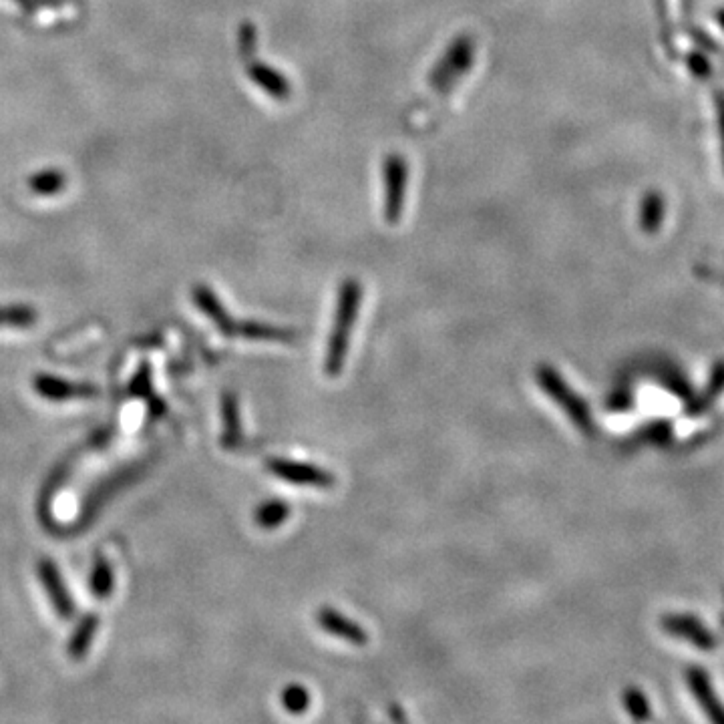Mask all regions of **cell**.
<instances>
[{
  "mask_svg": "<svg viewBox=\"0 0 724 724\" xmlns=\"http://www.w3.org/2000/svg\"><path fill=\"white\" fill-rule=\"evenodd\" d=\"M362 304V286L358 280H344L338 292L336 300V312H334V324L330 330V340L326 348L324 358V371L328 377H338L344 369L346 354H348V342H350V330L358 318Z\"/></svg>",
  "mask_w": 724,
  "mask_h": 724,
  "instance_id": "cell-1",
  "label": "cell"
},
{
  "mask_svg": "<svg viewBox=\"0 0 724 724\" xmlns=\"http://www.w3.org/2000/svg\"><path fill=\"white\" fill-rule=\"evenodd\" d=\"M535 377H537V383H539L541 391L546 395H550L556 401V405L568 413L570 421L582 433L592 437L594 423H592L590 409H588L586 401L570 389V385L562 379V375L550 365H539L537 371H535Z\"/></svg>",
  "mask_w": 724,
  "mask_h": 724,
  "instance_id": "cell-2",
  "label": "cell"
},
{
  "mask_svg": "<svg viewBox=\"0 0 724 724\" xmlns=\"http://www.w3.org/2000/svg\"><path fill=\"white\" fill-rule=\"evenodd\" d=\"M475 61V41L469 35L457 37L429 73V87L437 93L451 91L467 75Z\"/></svg>",
  "mask_w": 724,
  "mask_h": 724,
  "instance_id": "cell-3",
  "label": "cell"
},
{
  "mask_svg": "<svg viewBox=\"0 0 724 724\" xmlns=\"http://www.w3.org/2000/svg\"><path fill=\"white\" fill-rule=\"evenodd\" d=\"M383 216L389 224H397L403 218L409 186V165L407 159L399 153H389L383 161Z\"/></svg>",
  "mask_w": 724,
  "mask_h": 724,
  "instance_id": "cell-4",
  "label": "cell"
},
{
  "mask_svg": "<svg viewBox=\"0 0 724 724\" xmlns=\"http://www.w3.org/2000/svg\"><path fill=\"white\" fill-rule=\"evenodd\" d=\"M266 469L280 477L286 483L300 485V487H316V489H330L334 487V475L326 469H320L312 463L294 461V459H282L272 457L266 461Z\"/></svg>",
  "mask_w": 724,
  "mask_h": 724,
  "instance_id": "cell-5",
  "label": "cell"
},
{
  "mask_svg": "<svg viewBox=\"0 0 724 724\" xmlns=\"http://www.w3.org/2000/svg\"><path fill=\"white\" fill-rule=\"evenodd\" d=\"M37 574H39L41 586L47 592L57 616L61 620H71L77 612V606H75V600H73L69 588L63 582L59 568L55 566V562L49 558H43L37 566Z\"/></svg>",
  "mask_w": 724,
  "mask_h": 724,
  "instance_id": "cell-6",
  "label": "cell"
},
{
  "mask_svg": "<svg viewBox=\"0 0 724 724\" xmlns=\"http://www.w3.org/2000/svg\"><path fill=\"white\" fill-rule=\"evenodd\" d=\"M33 389L39 397L53 401V403H63V401H73V399H91L99 393V389L91 383H73L55 375H37L33 379Z\"/></svg>",
  "mask_w": 724,
  "mask_h": 724,
  "instance_id": "cell-7",
  "label": "cell"
},
{
  "mask_svg": "<svg viewBox=\"0 0 724 724\" xmlns=\"http://www.w3.org/2000/svg\"><path fill=\"white\" fill-rule=\"evenodd\" d=\"M316 622L330 636L346 640V642H350L354 646H365L369 642V634L365 632V628H362L358 622L342 616L334 608H328V606L318 608Z\"/></svg>",
  "mask_w": 724,
  "mask_h": 724,
  "instance_id": "cell-8",
  "label": "cell"
},
{
  "mask_svg": "<svg viewBox=\"0 0 724 724\" xmlns=\"http://www.w3.org/2000/svg\"><path fill=\"white\" fill-rule=\"evenodd\" d=\"M192 298H194L196 306L210 318V322H214V326L222 334L236 336L238 322L230 316V312L226 310L222 300L216 296V292L208 284H196L192 290Z\"/></svg>",
  "mask_w": 724,
  "mask_h": 724,
  "instance_id": "cell-9",
  "label": "cell"
},
{
  "mask_svg": "<svg viewBox=\"0 0 724 724\" xmlns=\"http://www.w3.org/2000/svg\"><path fill=\"white\" fill-rule=\"evenodd\" d=\"M246 73H248L250 81L256 87H260L270 99H274V101H288L290 99L292 85L280 71L268 67L262 61L250 59V61H246Z\"/></svg>",
  "mask_w": 724,
  "mask_h": 724,
  "instance_id": "cell-10",
  "label": "cell"
},
{
  "mask_svg": "<svg viewBox=\"0 0 724 724\" xmlns=\"http://www.w3.org/2000/svg\"><path fill=\"white\" fill-rule=\"evenodd\" d=\"M662 628L664 632L684 638L688 642H692L694 646L702 648V650H710L716 646L714 636L696 620L690 616H664L662 618Z\"/></svg>",
  "mask_w": 724,
  "mask_h": 724,
  "instance_id": "cell-11",
  "label": "cell"
},
{
  "mask_svg": "<svg viewBox=\"0 0 724 724\" xmlns=\"http://www.w3.org/2000/svg\"><path fill=\"white\" fill-rule=\"evenodd\" d=\"M222 447L228 451H234L244 441V427H242V415H240V403L236 393H224L222 395Z\"/></svg>",
  "mask_w": 724,
  "mask_h": 724,
  "instance_id": "cell-12",
  "label": "cell"
},
{
  "mask_svg": "<svg viewBox=\"0 0 724 724\" xmlns=\"http://www.w3.org/2000/svg\"><path fill=\"white\" fill-rule=\"evenodd\" d=\"M236 336H242L246 340H256V342H282V344H292L298 340V332L292 328L272 326V324H264V322H256V320L238 322Z\"/></svg>",
  "mask_w": 724,
  "mask_h": 724,
  "instance_id": "cell-13",
  "label": "cell"
},
{
  "mask_svg": "<svg viewBox=\"0 0 724 724\" xmlns=\"http://www.w3.org/2000/svg\"><path fill=\"white\" fill-rule=\"evenodd\" d=\"M688 678V684H690V690L694 692L698 704L702 706V710L714 720V722H724V708L722 704L718 702L714 690H712V684L710 680L706 678V674L698 668H692L688 670L686 674Z\"/></svg>",
  "mask_w": 724,
  "mask_h": 724,
  "instance_id": "cell-14",
  "label": "cell"
},
{
  "mask_svg": "<svg viewBox=\"0 0 724 724\" xmlns=\"http://www.w3.org/2000/svg\"><path fill=\"white\" fill-rule=\"evenodd\" d=\"M129 395L131 397H137V399H145V403L149 405V413L151 417H161L165 415L167 407H165V401L159 399L155 393H153V381H151V367L147 365H141L139 371L133 375L131 383H129Z\"/></svg>",
  "mask_w": 724,
  "mask_h": 724,
  "instance_id": "cell-15",
  "label": "cell"
},
{
  "mask_svg": "<svg viewBox=\"0 0 724 724\" xmlns=\"http://www.w3.org/2000/svg\"><path fill=\"white\" fill-rule=\"evenodd\" d=\"M99 616L89 612L81 618V622L77 624L75 632L71 634V640H69V646H67V652L73 660H83L87 656V652L91 650V644L95 640V634L99 630Z\"/></svg>",
  "mask_w": 724,
  "mask_h": 724,
  "instance_id": "cell-16",
  "label": "cell"
},
{
  "mask_svg": "<svg viewBox=\"0 0 724 724\" xmlns=\"http://www.w3.org/2000/svg\"><path fill=\"white\" fill-rule=\"evenodd\" d=\"M69 184V177L65 171L57 169V167H47V169H41L37 173H33L27 181L29 190L35 194V196H41V198H51V196H57L61 194Z\"/></svg>",
  "mask_w": 724,
  "mask_h": 724,
  "instance_id": "cell-17",
  "label": "cell"
},
{
  "mask_svg": "<svg viewBox=\"0 0 724 724\" xmlns=\"http://www.w3.org/2000/svg\"><path fill=\"white\" fill-rule=\"evenodd\" d=\"M89 590L95 600H107L115 592V570L105 556H95L89 576Z\"/></svg>",
  "mask_w": 724,
  "mask_h": 724,
  "instance_id": "cell-18",
  "label": "cell"
},
{
  "mask_svg": "<svg viewBox=\"0 0 724 724\" xmlns=\"http://www.w3.org/2000/svg\"><path fill=\"white\" fill-rule=\"evenodd\" d=\"M664 214H666L664 198L658 192H648L640 204V216H638L640 230L644 234H656L662 228Z\"/></svg>",
  "mask_w": 724,
  "mask_h": 724,
  "instance_id": "cell-19",
  "label": "cell"
},
{
  "mask_svg": "<svg viewBox=\"0 0 724 724\" xmlns=\"http://www.w3.org/2000/svg\"><path fill=\"white\" fill-rule=\"evenodd\" d=\"M39 312L27 304H9L0 306V328H31L35 326Z\"/></svg>",
  "mask_w": 724,
  "mask_h": 724,
  "instance_id": "cell-20",
  "label": "cell"
},
{
  "mask_svg": "<svg viewBox=\"0 0 724 724\" xmlns=\"http://www.w3.org/2000/svg\"><path fill=\"white\" fill-rule=\"evenodd\" d=\"M290 517V505L282 499H270L254 511V521L262 529H276Z\"/></svg>",
  "mask_w": 724,
  "mask_h": 724,
  "instance_id": "cell-21",
  "label": "cell"
},
{
  "mask_svg": "<svg viewBox=\"0 0 724 724\" xmlns=\"http://www.w3.org/2000/svg\"><path fill=\"white\" fill-rule=\"evenodd\" d=\"M282 706L290 712V714H302L308 710L310 706V694L302 684H288L282 690Z\"/></svg>",
  "mask_w": 724,
  "mask_h": 724,
  "instance_id": "cell-22",
  "label": "cell"
},
{
  "mask_svg": "<svg viewBox=\"0 0 724 724\" xmlns=\"http://www.w3.org/2000/svg\"><path fill=\"white\" fill-rule=\"evenodd\" d=\"M622 702L628 710V714L634 718V720H648L650 718V704H648V698L634 686L626 688L624 694H622Z\"/></svg>",
  "mask_w": 724,
  "mask_h": 724,
  "instance_id": "cell-23",
  "label": "cell"
},
{
  "mask_svg": "<svg viewBox=\"0 0 724 724\" xmlns=\"http://www.w3.org/2000/svg\"><path fill=\"white\" fill-rule=\"evenodd\" d=\"M256 51H258V29L254 27V23L246 21L238 29V53L244 61H250L256 59Z\"/></svg>",
  "mask_w": 724,
  "mask_h": 724,
  "instance_id": "cell-24",
  "label": "cell"
},
{
  "mask_svg": "<svg viewBox=\"0 0 724 724\" xmlns=\"http://www.w3.org/2000/svg\"><path fill=\"white\" fill-rule=\"evenodd\" d=\"M17 3L27 15L37 13L41 9H55V7H63L65 0H13Z\"/></svg>",
  "mask_w": 724,
  "mask_h": 724,
  "instance_id": "cell-25",
  "label": "cell"
},
{
  "mask_svg": "<svg viewBox=\"0 0 724 724\" xmlns=\"http://www.w3.org/2000/svg\"><path fill=\"white\" fill-rule=\"evenodd\" d=\"M722 389H724V367H718V369L714 371V377H712L710 389H708V391H706V395L700 399V403H702V405H708V401H710L712 397H716Z\"/></svg>",
  "mask_w": 724,
  "mask_h": 724,
  "instance_id": "cell-26",
  "label": "cell"
},
{
  "mask_svg": "<svg viewBox=\"0 0 724 724\" xmlns=\"http://www.w3.org/2000/svg\"><path fill=\"white\" fill-rule=\"evenodd\" d=\"M688 67H690V71H692L696 77H706V75H710V65L706 63V59H704L702 55H692V57L688 59Z\"/></svg>",
  "mask_w": 724,
  "mask_h": 724,
  "instance_id": "cell-27",
  "label": "cell"
},
{
  "mask_svg": "<svg viewBox=\"0 0 724 724\" xmlns=\"http://www.w3.org/2000/svg\"><path fill=\"white\" fill-rule=\"evenodd\" d=\"M716 111H718V127H720V139H722V153H724V93H716Z\"/></svg>",
  "mask_w": 724,
  "mask_h": 724,
  "instance_id": "cell-28",
  "label": "cell"
},
{
  "mask_svg": "<svg viewBox=\"0 0 724 724\" xmlns=\"http://www.w3.org/2000/svg\"><path fill=\"white\" fill-rule=\"evenodd\" d=\"M389 716H391L393 720H397V722L407 720V714H405V712H403V708H401V706H397V704H393V706L389 708Z\"/></svg>",
  "mask_w": 724,
  "mask_h": 724,
  "instance_id": "cell-29",
  "label": "cell"
},
{
  "mask_svg": "<svg viewBox=\"0 0 724 724\" xmlns=\"http://www.w3.org/2000/svg\"><path fill=\"white\" fill-rule=\"evenodd\" d=\"M716 21H718V25H720L722 31H724V9H720V11L716 13Z\"/></svg>",
  "mask_w": 724,
  "mask_h": 724,
  "instance_id": "cell-30",
  "label": "cell"
}]
</instances>
